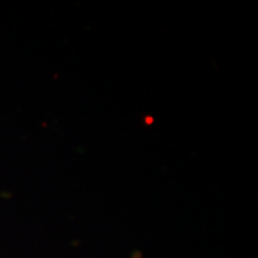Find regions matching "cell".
Returning <instances> with one entry per match:
<instances>
[{
	"mask_svg": "<svg viewBox=\"0 0 258 258\" xmlns=\"http://www.w3.org/2000/svg\"><path fill=\"white\" fill-rule=\"evenodd\" d=\"M131 258H142V255H141V252H139V251H135V252L132 254V257Z\"/></svg>",
	"mask_w": 258,
	"mask_h": 258,
	"instance_id": "obj_1",
	"label": "cell"
}]
</instances>
